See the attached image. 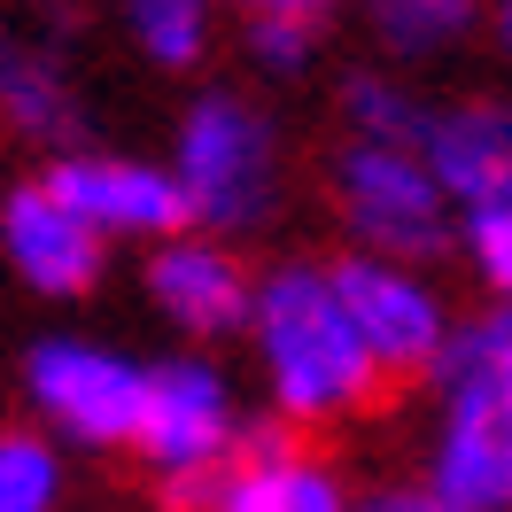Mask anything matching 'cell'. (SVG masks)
Listing matches in <instances>:
<instances>
[{
    "instance_id": "22",
    "label": "cell",
    "mask_w": 512,
    "mask_h": 512,
    "mask_svg": "<svg viewBox=\"0 0 512 512\" xmlns=\"http://www.w3.org/2000/svg\"><path fill=\"white\" fill-rule=\"evenodd\" d=\"M481 39L497 47V63L512 70V0H489V24H481Z\"/></svg>"
},
{
    "instance_id": "4",
    "label": "cell",
    "mask_w": 512,
    "mask_h": 512,
    "mask_svg": "<svg viewBox=\"0 0 512 512\" xmlns=\"http://www.w3.org/2000/svg\"><path fill=\"white\" fill-rule=\"evenodd\" d=\"M256 419L241 404V381L225 373L210 350H171L148 357V388H140V419H132L125 458L156 481L171 505H202L218 474L249 450Z\"/></svg>"
},
{
    "instance_id": "18",
    "label": "cell",
    "mask_w": 512,
    "mask_h": 512,
    "mask_svg": "<svg viewBox=\"0 0 512 512\" xmlns=\"http://www.w3.org/2000/svg\"><path fill=\"white\" fill-rule=\"evenodd\" d=\"M319 55H326V24H311V16H249L241 24V63L256 78H272V86L311 78Z\"/></svg>"
},
{
    "instance_id": "1",
    "label": "cell",
    "mask_w": 512,
    "mask_h": 512,
    "mask_svg": "<svg viewBox=\"0 0 512 512\" xmlns=\"http://www.w3.org/2000/svg\"><path fill=\"white\" fill-rule=\"evenodd\" d=\"M241 350H249L272 427H288V435H334L388 396V373L373 365L350 303H342L334 256L256 264V303H249V326H241Z\"/></svg>"
},
{
    "instance_id": "19",
    "label": "cell",
    "mask_w": 512,
    "mask_h": 512,
    "mask_svg": "<svg viewBox=\"0 0 512 512\" xmlns=\"http://www.w3.org/2000/svg\"><path fill=\"white\" fill-rule=\"evenodd\" d=\"M458 264L474 272L481 303H512V202L458 218Z\"/></svg>"
},
{
    "instance_id": "14",
    "label": "cell",
    "mask_w": 512,
    "mask_h": 512,
    "mask_svg": "<svg viewBox=\"0 0 512 512\" xmlns=\"http://www.w3.org/2000/svg\"><path fill=\"white\" fill-rule=\"evenodd\" d=\"M357 16H365L373 55L412 78V70H435L458 47H474L489 24V0H357Z\"/></svg>"
},
{
    "instance_id": "9",
    "label": "cell",
    "mask_w": 512,
    "mask_h": 512,
    "mask_svg": "<svg viewBox=\"0 0 512 512\" xmlns=\"http://www.w3.org/2000/svg\"><path fill=\"white\" fill-rule=\"evenodd\" d=\"M78 218L94 225L109 249H156L171 233H187V202L163 156H132V148H70L39 171Z\"/></svg>"
},
{
    "instance_id": "21",
    "label": "cell",
    "mask_w": 512,
    "mask_h": 512,
    "mask_svg": "<svg viewBox=\"0 0 512 512\" xmlns=\"http://www.w3.org/2000/svg\"><path fill=\"white\" fill-rule=\"evenodd\" d=\"M218 8H233L241 24L249 16H311V24H334V8H350V0H218Z\"/></svg>"
},
{
    "instance_id": "10",
    "label": "cell",
    "mask_w": 512,
    "mask_h": 512,
    "mask_svg": "<svg viewBox=\"0 0 512 512\" xmlns=\"http://www.w3.org/2000/svg\"><path fill=\"white\" fill-rule=\"evenodd\" d=\"M109 256L117 249L39 171L0 194V264L16 272L24 295H39V303H86L109 280Z\"/></svg>"
},
{
    "instance_id": "2",
    "label": "cell",
    "mask_w": 512,
    "mask_h": 512,
    "mask_svg": "<svg viewBox=\"0 0 512 512\" xmlns=\"http://www.w3.org/2000/svg\"><path fill=\"white\" fill-rule=\"evenodd\" d=\"M450 512H512V303L458 311L443 365L427 373V466Z\"/></svg>"
},
{
    "instance_id": "20",
    "label": "cell",
    "mask_w": 512,
    "mask_h": 512,
    "mask_svg": "<svg viewBox=\"0 0 512 512\" xmlns=\"http://www.w3.org/2000/svg\"><path fill=\"white\" fill-rule=\"evenodd\" d=\"M357 512H450L427 481H381V489H365V505Z\"/></svg>"
},
{
    "instance_id": "8",
    "label": "cell",
    "mask_w": 512,
    "mask_h": 512,
    "mask_svg": "<svg viewBox=\"0 0 512 512\" xmlns=\"http://www.w3.org/2000/svg\"><path fill=\"white\" fill-rule=\"evenodd\" d=\"M140 295L187 350H218V342H241L256 303V264L241 256V241H218V233H171L140 256Z\"/></svg>"
},
{
    "instance_id": "3",
    "label": "cell",
    "mask_w": 512,
    "mask_h": 512,
    "mask_svg": "<svg viewBox=\"0 0 512 512\" xmlns=\"http://www.w3.org/2000/svg\"><path fill=\"white\" fill-rule=\"evenodd\" d=\"M171 179L194 233L256 241L288 210V125L249 86H194L171 125Z\"/></svg>"
},
{
    "instance_id": "6",
    "label": "cell",
    "mask_w": 512,
    "mask_h": 512,
    "mask_svg": "<svg viewBox=\"0 0 512 512\" xmlns=\"http://www.w3.org/2000/svg\"><path fill=\"white\" fill-rule=\"evenodd\" d=\"M148 357L94 342V334H39L24 350V404L32 427L63 450H125L140 419Z\"/></svg>"
},
{
    "instance_id": "13",
    "label": "cell",
    "mask_w": 512,
    "mask_h": 512,
    "mask_svg": "<svg viewBox=\"0 0 512 512\" xmlns=\"http://www.w3.org/2000/svg\"><path fill=\"white\" fill-rule=\"evenodd\" d=\"M0 125L47 163L86 148V86L55 32H0Z\"/></svg>"
},
{
    "instance_id": "12",
    "label": "cell",
    "mask_w": 512,
    "mask_h": 512,
    "mask_svg": "<svg viewBox=\"0 0 512 512\" xmlns=\"http://www.w3.org/2000/svg\"><path fill=\"white\" fill-rule=\"evenodd\" d=\"M357 505H365V489H357L311 435L256 427L249 450L225 466L218 489L194 512H357Z\"/></svg>"
},
{
    "instance_id": "16",
    "label": "cell",
    "mask_w": 512,
    "mask_h": 512,
    "mask_svg": "<svg viewBox=\"0 0 512 512\" xmlns=\"http://www.w3.org/2000/svg\"><path fill=\"white\" fill-rule=\"evenodd\" d=\"M427 101L435 94H419L404 70L365 63V70H350V78L334 86V132H342V140H419Z\"/></svg>"
},
{
    "instance_id": "11",
    "label": "cell",
    "mask_w": 512,
    "mask_h": 512,
    "mask_svg": "<svg viewBox=\"0 0 512 512\" xmlns=\"http://www.w3.org/2000/svg\"><path fill=\"white\" fill-rule=\"evenodd\" d=\"M419 156H427V171H435V187L450 194L458 218L505 210L512 202V94L474 86V94L427 101Z\"/></svg>"
},
{
    "instance_id": "15",
    "label": "cell",
    "mask_w": 512,
    "mask_h": 512,
    "mask_svg": "<svg viewBox=\"0 0 512 512\" xmlns=\"http://www.w3.org/2000/svg\"><path fill=\"white\" fill-rule=\"evenodd\" d=\"M218 0H117V32L148 70L163 78H194V70L218 55Z\"/></svg>"
},
{
    "instance_id": "17",
    "label": "cell",
    "mask_w": 512,
    "mask_h": 512,
    "mask_svg": "<svg viewBox=\"0 0 512 512\" xmlns=\"http://www.w3.org/2000/svg\"><path fill=\"white\" fill-rule=\"evenodd\" d=\"M63 505V443L39 427H0V512H55Z\"/></svg>"
},
{
    "instance_id": "7",
    "label": "cell",
    "mask_w": 512,
    "mask_h": 512,
    "mask_svg": "<svg viewBox=\"0 0 512 512\" xmlns=\"http://www.w3.org/2000/svg\"><path fill=\"white\" fill-rule=\"evenodd\" d=\"M334 280H342V303H350L357 334L373 365L388 373V388L427 381L443 365L450 334H458V311H450L443 280L427 264H388V256H334Z\"/></svg>"
},
{
    "instance_id": "5",
    "label": "cell",
    "mask_w": 512,
    "mask_h": 512,
    "mask_svg": "<svg viewBox=\"0 0 512 512\" xmlns=\"http://www.w3.org/2000/svg\"><path fill=\"white\" fill-rule=\"evenodd\" d=\"M326 210L342 225L350 256H388V264H443L458 256V210L435 187L419 140H342L326 148Z\"/></svg>"
}]
</instances>
